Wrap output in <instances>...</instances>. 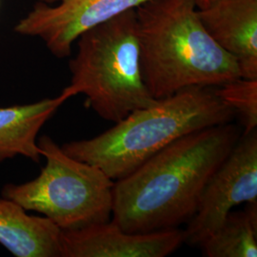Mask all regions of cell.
I'll use <instances>...</instances> for the list:
<instances>
[{"label": "cell", "instance_id": "obj_4", "mask_svg": "<svg viewBox=\"0 0 257 257\" xmlns=\"http://www.w3.org/2000/svg\"><path fill=\"white\" fill-rule=\"evenodd\" d=\"M76 41L71 83L61 92L68 99L85 95L87 107L113 123L156 103L141 73L136 9L88 30Z\"/></svg>", "mask_w": 257, "mask_h": 257}, {"label": "cell", "instance_id": "obj_13", "mask_svg": "<svg viewBox=\"0 0 257 257\" xmlns=\"http://www.w3.org/2000/svg\"><path fill=\"white\" fill-rule=\"evenodd\" d=\"M216 96L237 114L244 126V135L257 127V79L239 77L213 89Z\"/></svg>", "mask_w": 257, "mask_h": 257}, {"label": "cell", "instance_id": "obj_11", "mask_svg": "<svg viewBox=\"0 0 257 257\" xmlns=\"http://www.w3.org/2000/svg\"><path fill=\"white\" fill-rule=\"evenodd\" d=\"M67 100L60 93L31 104L0 107V163L18 156L39 163L42 155L37 144L38 133Z\"/></svg>", "mask_w": 257, "mask_h": 257}, {"label": "cell", "instance_id": "obj_6", "mask_svg": "<svg viewBox=\"0 0 257 257\" xmlns=\"http://www.w3.org/2000/svg\"><path fill=\"white\" fill-rule=\"evenodd\" d=\"M257 202L256 130L239 138L203 190L197 210L183 230L184 242L201 245L219 228L231 209Z\"/></svg>", "mask_w": 257, "mask_h": 257}, {"label": "cell", "instance_id": "obj_10", "mask_svg": "<svg viewBox=\"0 0 257 257\" xmlns=\"http://www.w3.org/2000/svg\"><path fill=\"white\" fill-rule=\"evenodd\" d=\"M61 231L45 216L30 215L0 198V244L17 257H61Z\"/></svg>", "mask_w": 257, "mask_h": 257}, {"label": "cell", "instance_id": "obj_1", "mask_svg": "<svg viewBox=\"0 0 257 257\" xmlns=\"http://www.w3.org/2000/svg\"><path fill=\"white\" fill-rule=\"evenodd\" d=\"M238 140L230 123L176 139L114 182L111 220L128 232L175 229L190 220L206 184Z\"/></svg>", "mask_w": 257, "mask_h": 257}, {"label": "cell", "instance_id": "obj_14", "mask_svg": "<svg viewBox=\"0 0 257 257\" xmlns=\"http://www.w3.org/2000/svg\"><path fill=\"white\" fill-rule=\"evenodd\" d=\"M215 1H217V0H194L195 4L197 6V9L206 8V7L211 5L212 3H214Z\"/></svg>", "mask_w": 257, "mask_h": 257}, {"label": "cell", "instance_id": "obj_7", "mask_svg": "<svg viewBox=\"0 0 257 257\" xmlns=\"http://www.w3.org/2000/svg\"><path fill=\"white\" fill-rule=\"evenodd\" d=\"M149 0H37L15 31L38 37L58 58L72 53L74 42L85 32L137 9Z\"/></svg>", "mask_w": 257, "mask_h": 257}, {"label": "cell", "instance_id": "obj_3", "mask_svg": "<svg viewBox=\"0 0 257 257\" xmlns=\"http://www.w3.org/2000/svg\"><path fill=\"white\" fill-rule=\"evenodd\" d=\"M234 116L211 88L193 87L131 112L99 136L68 142V156L100 169L113 181L130 175L176 139L230 123Z\"/></svg>", "mask_w": 257, "mask_h": 257}, {"label": "cell", "instance_id": "obj_9", "mask_svg": "<svg viewBox=\"0 0 257 257\" xmlns=\"http://www.w3.org/2000/svg\"><path fill=\"white\" fill-rule=\"evenodd\" d=\"M212 39L232 55L241 77L257 79V0H217L198 9Z\"/></svg>", "mask_w": 257, "mask_h": 257}, {"label": "cell", "instance_id": "obj_12", "mask_svg": "<svg viewBox=\"0 0 257 257\" xmlns=\"http://www.w3.org/2000/svg\"><path fill=\"white\" fill-rule=\"evenodd\" d=\"M207 257L257 256V202L226 216L219 228L202 244Z\"/></svg>", "mask_w": 257, "mask_h": 257}, {"label": "cell", "instance_id": "obj_8", "mask_svg": "<svg viewBox=\"0 0 257 257\" xmlns=\"http://www.w3.org/2000/svg\"><path fill=\"white\" fill-rule=\"evenodd\" d=\"M184 242L175 229L128 232L113 221L61 231V257H165Z\"/></svg>", "mask_w": 257, "mask_h": 257}, {"label": "cell", "instance_id": "obj_2", "mask_svg": "<svg viewBox=\"0 0 257 257\" xmlns=\"http://www.w3.org/2000/svg\"><path fill=\"white\" fill-rule=\"evenodd\" d=\"M136 16L142 77L155 99L241 77L236 59L204 27L194 0H149Z\"/></svg>", "mask_w": 257, "mask_h": 257}, {"label": "cell", "instance_id": "obj_5", "mask_svg": "<svg viewBox=\"0 0 257 257\" xmlns=\"http://www.w3.org/2000/svg\"><path fill=\"white\" fill-rule=\"evenodd\" d=\"M37 144L46 165L29 182L6 184L2 197L42 214L61 230L110 220L114 181L97 167L68 156L48 136Z\"/></svg>", "mask_w": 257, "mask_h": 257}]
</instances>
